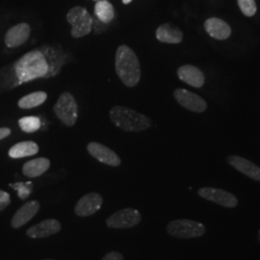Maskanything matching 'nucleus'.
<instances>
[{
	"instance_id": "6e6552de",
	"label": "nucleus",
	"mask_w": 260,
	"mask_h": 260,
	"mask_svg": "<svg viewBox=\"0 0 260 260\" xmlns=\"http://www.w3.org/2000/svg\"><path fill=\"white\" fill-rule=\"evenodd\" d=\"M198 194L206 201L212 202L223 207L234 208L238 205L237 198L232 193L224 191L223 189L204 187L199 189Z\"/></svg>"
},
{
	"instance_id": "423d86ee",
	"label": "nucleus",
	"mask_w": 260,
	"mask_h": 260,
	"mask_svg": "<svg viewBox=\"0 0 260 260\" xmlns=\"http://www.w3.org/2000/svg\"><path fill=\"white\" fill-rule=\"evenodd\" d=\"M167 232L171 236L176 238H196L205 234V224L191 220H175L168 223Z\"/></svg>"
},
{
	"instance_id": "2eb2a0df",
	"label": "nucleus",
	"mask_w": 260,
	"mask_h": 260,
	"mask_svg": "<svg viewBox=\"0 0 260 260\" xmlns=\"http://www.w3.org/2000/svg\"><path fill=\"white\" fill-rule=\"evenodd\" d=\"M228 162L243 175L260 182V167L251 162L250 160L241 156L232 155L228 158Z\"/></svg>"
},
{
	"instance_id": "f257e3e1",
	"label": "nucleus",
	"mask_w": 260,
	"mask_h": 260,
	"mask_svg": "<svg viewBox=\"0 0 260 260\" xmlns=\"http://www.w3.org/2000/svg\"><path fill=\"white\" fill-rule=\"evenodd\" d=\"M117 75L126 87H135L141 79L139 59L129 47L122 45L118 47L115 58Z\"/></svg>"
},
{
	"instance_id": "6ab92c4d",
	"label": "nucleus",
	"mask_w": 260,
	"mask_h": 260,
	"mask_svg": "<svg viewBox=\"0 0 260 260\" xmlns=\"http://www.w3.org/2000/svg\"><path fill=\"white\" fill-rule=\"evenodd\" d=\"M50 168V160L46 157L36 158L27 161L23 167L22 173L25 177L34 178L45 174Z\"/></svg>"
},
{
	"instance_id": "4468645a",
	"label": "nucleus",
	"mask_w": 260,
	"mask_h": 260,
	"mask_svg": "<svg viewBox=\"0 0 260 260\" xmlns=\"http://www.w3.org/2000/svg\"><path fill=\"white\" fill-rule=\"evenodd\" d=\"M40 210V203L37 201H29L22 205L12 218L11 224L14 229H19L27 223Z\"/></svg>"
},
{
	"instance_id": "20e7f679",
	"label": "nucleus",
	"mask_w": 260,
	"mask_h": 260,
	"mask_svg": "<svg viewBox=\"0 0 260 260\" xmlns=\"http://www.w3.org/2000/svg\"><path fill=\"white\" fill-rule=\"evenodd\" d=\"M53 111L57 118L65 125L72 127L77 121L78 106L75 102V96L72 93H62L53 107Z\"/></svg>"
},
{
	"instance_id": "c756f323",
	"label": "nucleus",
	"mask_w": 260,
	"mask_h": 260,
	"mask_svg": "<svg viewBox=\"0 0 260 260\" xmlns=\"http://www.w3.org/2000/svg\"><path fill=\"white\" fill-rule=\"evenodd\" d=\"M258 241L260 242V230H259V233H258Z\"/></svg>"
},
{
	"instance_id": "cd10ccee",
	"label": "nucleus",
	"mask_w": 260,
	"mask_h": 260,
	"mask_svg": "<svg viewBox=\"0 0 260 260\" xmlns=\"http://www.w3.org/2000/svg\"><path fill=\"white\" fill-rule=\"evenodd\" d=\"M11 134V129L8 127H1L0 128V140L8 137Z\"/></svg>"
},
{
	"instance_id": "393cba45",
	"label": "nucleus",
	"mask_w": 260,
	"mask_h": 260,
	"mask_svg": "<svg viewBox=\"0 0 260 260\" xmlns=\"http://www.w3.org/2000/svg\"><path fill=\"white\" fill-rule=\"evenodd\" d=\"M11 186L18 191V195L21 200H25L28 198V196L31 194L33 189V185L31 182H26V183L19 182V183L12 184Z\"/></svg>"
},
{
	"instance_id": "c85d7f7f",
	"label": "nucleus",
	"mask_w": 260,
	"mask_h": 260,
	"mask_svg": "<svg viewBox=\"0 0 260 260\" xmlns=\"http://www.w3.org/2000/svg\"><path fill=\"white\" fill-rule=\"evenodd\" d=\"M131 1H132V0H122V3H123V4H129Z\"/></svg>"
},
{
	"instance_id": "9d476101",
	"label": "nucleus",
	"mask_w": 260,
	"mask_h": 260,
	"mask_svg": "<svg viewBox=\"0 0 260 260\" xmlns=\"http://www.w3.org/2000/svg\"><path fill=\"white\" fill-rule=\"evenodd\" d=\"M87 149L93 158L103 164L112 167H119L121 165V158L119 157V155L101 143L91 142L88 144Z\"/></svg>"
},
{
	"instance_id": "412c9836",
	"label": "nucleus",
	"mask_w": 260,
	"mask_h": 260,
	"mask_svg": "<svg viewBox=\"0 0 260 260\" xmlns=\"http://www.w3.org/2000/svg\"><path fill=\"white\" fill-rule=\"evenodd\" d=\"M94 15L100 21L104 24H108L115 16L114 6L108 0H100L94 5Z\"/></svg>"
},
{
	"instance_id": "39448f33",
	"label": "nucleus",
	"mask_w": 260,
	"mask_h": 260,
	"mask_svg": "<svg viewBox=\"0 0 260 260\" xmlns=\"http://www.w3.org/2000/svg\"><path fill=\"white\" fill-rule=\"evenodd\" d=\"M46 68H42V59L39 52H30L23 56L16 66V73L21 82L42 76Z\"/></svg>"
},
{
	"instance_id": "0eeeda50",
	"label": "nucleus",
	"mask_w": 260,
	"mask_h": 260,
	"mask_svg": "<svg viewBox=\"0 0 260 260\" xmlns=\"http://www.w3.org/2000/svg\"><path fill=\"white\" fill-rule=\"evenodd\" d=\"M142 220V215L138 210L133 208H124L111 216L106 220L109 229H130L137 225Z\"/></svg>"
},
{
	"instance_id": "a878e982",
	"label": "nucleus",
	"mask_w": 260,
	"mask_h": 260,
	"mask_svg": "<svg viewBox=\"0 0 260 260\" xmlns=\"http://www.w3.org/2000/svg\"><path fill=\"white\" fill-rule=\"evenodd\" d=\"M11 204L10 195L7 192L0 190V211L4 210Z\"/></svg>"
},
{
	"instance_id": "aec40b11",
	"label": "nucleus",
	"mask_w": 260,
	"mask_h": 260,
	"mask_svg": "<svg viewBox=\"0 0 260 260\" xmlns=\"http://www.w3.org/2000/svg\"><path fill=\"white\" fill-rule=\"evenodd\" d=\"M39 152V146L33 141L19 142L14 145L9 150V156L11 158H23L33 156Z\"/></svg>"
},
{
	"instance_id": "5701e85b",
	"label": "nucleus",
	"mask_w": 260,
	"mask_h": 260,
	"mask_svg": "<svg viewBox=\"0 0 260 260\" xmlns=\"http://www.w3.org/2000/svg\"><path fill=\"white\" fill-rule=\"evenodd\" d=\"M19 125L20 129L26 133H33L41 128L42 122L38 117H23L19 120Z\"/></svg>"
},
{
	"instance_id": "b1692460",
	"label": "nucleus",
	"mask_w": 260,
	"mask_h": 260,
	"mask_svg": "<svg viewBox=\"0 0 260 260\" xmlns=\"http://www.w3.org/2000/svg\"><path fill=\"white\" fill-rule=\"evenodd\" d=\"M238 5L242 13L247 17H252L256 13V4L254 0H238Z\"/></svg>"
},
{
	"instance_id": "7c9ffc66",
	"label": "nucleus",
	"mask_w": 260,
	"mask_h": 260,
	"mask_svg": "<svg viewBox=\"0 0 260 260\" xmlns=\"http://www.w3.org/2000/svg\"><path fill=\"white\" fill-rule=\"evenodd\" d=\"M46 260H53V259H46Z\"/></svg>"
},
{
	"instance_id": "bb28decb",
	"label": "nucleus",
	"mask_w": 260,
	"mask_h": 260,
	"mask_svg": "<svg viewBox=\"0 0 260 260\" xmlns=\"http://www.w3.org/2000/svg\"><path fill=\"white\" fill-rule=\"evenodd\" d=\"M102 260H123V256L119 251H111L108 252L106 255H104Z\"/></svg>"
},
{
	"instance_id": "a211bd4d",
	"label": "nucleus",
	"mask_w": 260,
	"mask_h": 260,
	"mask_svg": "<svg viewBox=\"0 0 260 260\" xmlns=\"http://www.w3.org/2000/svg\"><path fill=\"white\" fill-rule=\"evenodd\" d=\"M156 39L165 44H179L183 40V33L177 26L165 23L157 28Z\"/></svg>"
},
{
	"instance_id": "f3484780",
	"label": "nucleus",
	"mask_w": 260,
	"mask_h": 260,
	"mask_svg": "<svg viewBox=\"0 0 260 260\" xmlns=\"http://www.w3.org/2000/svg\"><path fill=\"white\" fill-rule=\"evenodd\" d=\"M205 28L208 35L216 40H225L232 34L231 26L224 20L218 18L206 19Z\"/></svg>"
},
{
	"instance_id": "1a4fd4ad",
	"label": "nucleus",
	"mask_w": 260,
	"mask_h": 260,
	"mask_svg": "<svg viewBox=\"0 0 260 260\" xmlns=\"http://www.w3.org/2000/svg\"><path fill=\"white\" fill-rule=\"evenodd\" d=\"M174 95L177 103L189 111L203 113L207 108V103L203 98L185 89H177Z\"/></svg>"
},
{
	"instance_id": "9b49d317",
	"label": "nucleus",
	"mask_w": 260,
	"mask_h": 260,
	"mask_svg": "<svg viewBox=\"0 0 260 260\" xmlns=\"http://www.w3.org/2000/svg\"><path fill=\"white\" fill-rule=\"evenodd\" d=\"M103 204V198L98 193L83 196L75 205V212L79 217H88L96 213Z\"/></svg>"
},
{
	"instance_id": "ddd939ff",
	"label": "nucleus",
	"mask_w": 260,
	"mask_h": 260,
	"mask_svg": "<svg viewBox=\"0 0 260 260\" xmlns=\"http://www.w3.org/2000/svg\"><path fill=\"white\" fill-rule=\"evenodd\" d=\"M30 32L31 29L27 23H19L10 28L4 39L5 45L10 48H16L22 46L27 42Z\"/></svg>"
},
{
	"instance_id": "dca6fc26",
	"label": "nucleus",
	"mask_w": 260,
	"mask_h": 260,
	"mask_svg": "<svg viewBox=\"0 0 260 260\" xmlns=\"http://www.w3.org/2000/svg\"><path fill=\"white\" fill-rule=\"evenodd\" d=\"M177 76L181 81L194 88H202L205 84V75L195 66H181L177 70Z\"/></svg>"
},
{
	"instance_id": "7ed1b4c3",
	"label": "nucleus",
	"mask_w": 260,
	"mask_h": 260,
	"mask_svg": "<svg viewBox=\"0 0 260 260\" xmlns=\"http://www.w3.org/2000/svg\"><path fill=\"white\" fill-rule=\"evenodd\" d=\"M67 20L72 25V36L74 38L85 37L92 32L93 19L84 7L75 6L70 10Z\"/></svg>"
},
{
	"instance_id": "f8f14e48",
	"label": "nucleus",
	"mask_w": 260,
	"mask_h": 260,
	"mask_svg": "<svg viewBox=\"0 0 260 260\" xmlns=\"http://www.w3.org/2000/svg\"><path fill=\"white\" fill-rule=\"evenodd\" d=\"M61 231V223L55 219H47L29 228L26 232L29 238H46Z\"/></svg>"
},
{
	"instance_id": "f03ea898",
	"label": "nucleus",
	"mask_w": 260,
	"mask_h": 260,
	"mask_svg": "<svg viewBox=\"0 0 260 260\" xmlns=\"http://www.w3.org/2000/svg\"><path fill=\"white\" fill-rule=\"evenodd\" d=\"M110 120L120 129L126 132H139L148 129L152 122L149 117L131 108L117 105L109 112Z\"/></svg>"
},
{
	"instance_id": "4be33fe9",
	"label": "nucleus",
	"mask_w": 260,
	"mask_h": 260,
	"mask_svg": "<svg viewBox=\"0 0 260 260\" xmlns=\"http://www.w3.org/2000/svg\"><path fill=\"white\" fill-rule=\"evenodd\" d=\"M47 94L45 92L39 91L29 93L27 95L21 98L19 101V107L21 109H31L42 105L47 101Z\"/></svg>"
}]
</instances>
